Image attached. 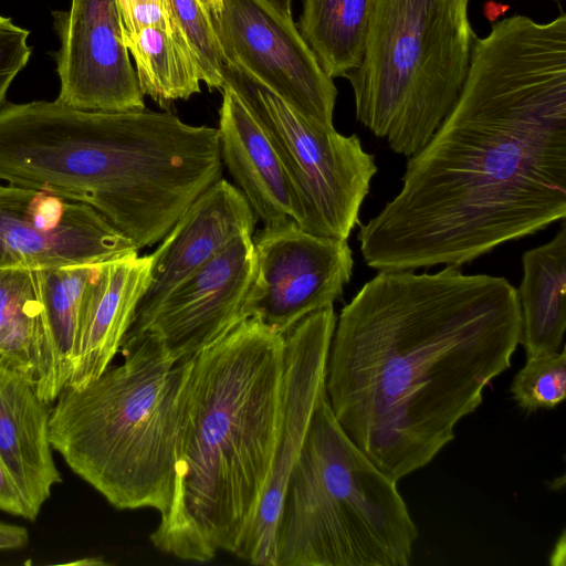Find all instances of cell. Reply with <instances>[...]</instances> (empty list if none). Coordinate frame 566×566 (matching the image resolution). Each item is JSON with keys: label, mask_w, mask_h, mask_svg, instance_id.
<instances>
[{"label": "cell", "mask_w": 566, "mask_h": 566, "mask_svg": "<svg viewBox=\"0 0 566 566\" xmlns=\"http://www.w3.org/2000/svg\"><path fill=\"white\" fill-rule=\"evenodd\" d=\"M357 239L377 271L461 266L566 217V13L475 36L459 97Z\"/></svg>", "instance_id": "obj_1"}, {"label": "cell", "mask_w": 566, "mask_h": 566, "mask_svg": "<svg viewBox=\"0 0 566 566\" xmlns=\"http://www.w3.org/2000/svg\"><path fill=\"white\" fill-rule=\"evenodd\" d=\"M504 277L378 271L336 319L325 388L342 428L395 481L454 439L483 390L511 366L521 337Z\"/></svg>", "instance_id": "obj_2"}, {"label": "cell", "mask_w": 566, "mask_h": 566, "mask_svg": "<svg viewBox=\"0 0 566 566\" xmlns=\"http://www.w3.org/2000/svg\"><path fill=\"white\" fill-rule=\"evenodd\" d=\"M284 371V336L256 317L186 358L176 483L150 534L190 562L234 554L271 472Z\"/></svg>", "instance_id": "obj_3"}, {"label": "cell", "mask_w": 566, "mask_h": 566, "mask_svg": "<svg viewBox=\"0 0 566 566\" xmlns=\"http://www.w3.org/2000/svg\"><path fill=\"white\" fill-rule=\"evenodd\" d=\"M124 361L81 389L65 386L49 437L69 468L118 510L170 507L186 359L155 340L123 339Z\"/></svg>", "instance_id": "obj_4"}, {"label": "cell", "mask_w": 566, "mask_h": 566, "mask_svg": "<svg viewBox=\"0 0 566 566\" xmlns=\"http://www.w3.org/2000/svg\"><path fill=\"white\" fill-rule=\"evenodd\" d=\"M163 139L144 111L53 102L0 107V181L86 203L126 232L159 195Z\"/></svg>", "instance_id": "obj_5"}, {"label": "cell", "mask_w": 566, "mask_h": 566, "mask_svg": "<svg viewBox=\"0 0 566 566\" xmlns=\"http://www.w3.org/2000/svg\"><path fill=\"white\" fill-rule=\"evenodd\" d=\"M417 536L397 481L349 438L325 392L285 484L275 566H407Z\"/></svg>", "instance_id": "obj_6"}, {"label": "cell", "mask_w": 566, "mask_h": 566, "mask_svg": "<svg viewBox=\"0 0 566 566\" xmlns=\"http://www.w3.org/2000/svg\"><path fill=\"white\" fill-rule=\"evenodd\" d=\"M470 0H374L364 57L346 78L356 118L410 157L454 106L476 36Z\"/></svg>", "instance_id": "obj_7"}, {"label": "cell", "mask_w": 566, "mask_h": 566, "mask_svg": "<svg viewBox=\"0 0 566 566\" xmlns=\"http://www.w3.org/2000/svg\"><path fill=\"white\" fill-rule=\"evenodd\" d=\"M223 78L275 147L304 210L302 229L347 240L377 172L374 156L357 135L345 136L334 126L308 120L238 70L224 65Z\"/></svg>", "instance_id": "obj_8"}, {"label": "cell", "mask_w": 566, "mask_h": 566, "mask_svg": "<svg viewBox=\"0 0 566 566\" xmlns=\"http://www.w3.org/2000/svg\"><path fill=\"white\" fill-rule=\"evenodd\" d=\"M224 60L314 123L333 126L337 88L292 17L264 0H222L209 13Z\"/></svg>", "instance_id": "obj_9"}, {"label": "cell", "mask_w": 566, "mask_h": 566, "mask_svg": "<svg viewBox=\"0 0 566 566\" xmlns=\"http://www.w3.org/2000/svg\"><path fill=\"white\" fill-rule=\"evenodd\" d=\"M254 276L243 319L256 317L284 335L308 314L334 305L350 281L347 240L312 234L294 220L252 234Z\"/></svg>", "instance_id": "obj_10"}, {"label": "cell", "mask_w": 566, "mask_h": 566, "mask_svg": "<svg viewBox=\"0 0 566 566\" xmlns=\"http://www.w3.org/2000/svg\"><path fill=\"white\" fill-rule=\"evenodd\" d=\"M137 251L86 203L0 184V270L95 265Z\"/></svg>", "instance_id": "obj_11"}, {"label": "cell", "mask_w": 566, "mask_h": 566, "mask_svg": "<svg viewBox=\"0 0 566 566\" xmlns=\"http://www.w3.org/2000/svg\"><path fill=\"white\" fill-rule=\"evenodd\" d=\"M334 307L313 312L284 336L281 418L269 480L255 515L234 555L253 565L275 566V533L285 484L326 392L328 349L336 324Z\"/></svg>", "instance_id": "obj_12"}, {"label": "cell", "mask_w": 566, "mask_h": 566, "mask_svg": "<svg viewBox=\"0 0 566 566\" xmlns=\"http://www.w3.org/2000/svg\"><path fill=\"white\" fill-rule=\"evenodd\" d=\"M52 17L60 40L52 53L60 77L56 101L84 111L144 109L116 0H72L69 11L54 10Z\"/></svg>", "instance_id": "obj_13"}, {"label": "cell", "mask_w": 566, "mask_h": 566, "mask_svg": "<svg viewBox=\"0 0 566 566\" xmlns=\"http://www.w3.org/2000/svg\"><path fill=\"white\" fill-rule=\"evenodd\" d=\"M253 276L252 234L243 233L179 283L146 322L123 339L145 336L174 360L189 358L243 319Z\"/></svg>", "instance_id": "obj_14"}, {"label": "cell", "mask_w": 566, "mask_h": 566, "mask_svg": "<svg viewBox=\"0 0 566 566\" xmlns=\"http://www.w3.org/2000/svg\"><path fill=\"white\" fill-rule=\"evenodd\" d=\"M256 220L243 193L227 180L206 189L150 254L149 283L127 332L142 326L179 283L234 238L253 234Z\"/></svg>", "instance_id": "obj_15"}, {"label": "cell", "mask_w": 566, "mask_h": 566, "mask_svg": "<svg viewBox=\"0 0 566 566\" xmlns=\"http://www.w3.org/2000/svg\"><path fill=\"white\" fill-rule=\"evenodd\" d=\"M221 92V160L263 226L292 219L302 228L303 207L266 132L232 86L224 82Z\"/></svg>", "instance_id": "obj_16"}, {"label": "cell", "mask_w": 566, "mask_h": 566, "mask_svg": "<svg viewBox=\"0 0 566 566\" xmlns=\"http://www.w3.org/2000/svg\"><path fill=\"white\" fill-rule=\"evenodd\" d=\"M150 268V254L140 256L138 251L98 265L66 386L81 389L111 365L148 286Z\"/></svg>", "instance_id": "obj_17"}, {"label": "cell", "mask_w": 566, "mask_h": 566, "mask_svg": "<svg viewBox=\"0 0 566 566\" xmlns=\"http://www.w3.org/2000/svg\"><path fill=\"white\" fill-rule=\"evenodd\" d=\"M51 403L23 377L0 367V458L35 521L52 488L62 482L49 437Z\"/></svg>", "instance_id": "obj_18"}, {"label": "cell", "mask_w": 566, "mask_h": 566, "mask_svg": "<svg viewBox=\"0 0 566 566\" xmlns=\"http://www.w3.org/2000/svg\"><path fill=\"white\" fill-rule=\"evenodd\" d=\"M98 265L41 270L44 334L34 390L49 403L56 400L72 374L86 298Z\"/></svg>", "instance_id": "obj_19"}, {"label": "cell", "mask_w": 566, "mask_h": 566, "mask_svg": "<svg viewBox=\"0 0 566 566\" xmlns=\"http://www.w3.org/2000/svg\"><path fill=\"white\" fill-rule=\"evenodd\" d=\"M516 295L526 357L559 349L566 329V224L555 237L522 255Z\"/></svg>", "instance_id": "obj_20"}, {"label": "cell", "mask_w": 566, "mask_h": 566, "mask_svg": "<svg viewBox=\"0 0 566 566\" xmlns=\"http://www.w3.org/2000/svg\"><path fill=\"white\" fill-rule=\"evenodd\" d=\"M374 0H303L297 29L324 73L346 77L359 67Z\"/></svg>", "instance_id": "obj_21"}, {"label": "cell", "mask_w": 566, "mask_h": 566, "mask_svg": "<svg viewBox=\"0 0 566 566\" xmlns=\"http://www.w3.org/2000/svg\"><path fill=\"white\" fill-rule=\"evenodd\" d=\"M43 334L41 270H0V367L34 387Z\"/></svg>", "instance_id": "obj_22"}, {"label": "cell", "mask_w": 566, "mask_h": 566, "mask_svg": "<svg viewBox=\"0 0 566 566\" xmlns=\"http://www.w3.org/2000/svg\"><path fill=\"white\" fill-rule=\"evenodd\" d=\"M136 64L142 93L161 107L200 92L199 70L189 51L159 27H145L124 38Z\"/></svg>", "instance_id": "obj_23"}, {"label": "cell", "mask_w": 566, "mask_h": 566, "mask_svg": "<svg viewBox=\"0 0 566 566\" xmlns=\"http://www.w3.org/2000/svg\"><path fill=\"white\" fill-rule=\"evenodd\" d=\"M175 38L189 51L210 88L221 90L224 60L211 18L200 0H161Z\"/></svg>", "instance_id": "obj_24"}, {"label": "cell", "mask_w": 566, "mask_h": 566, "mask_svg": "<svg viewBox=\"0 0 566 566\" xmlns=\"http://www.w3.org/2000/svg\"><path fill=\"white\" fill-rule=\"evenodd\" d=\"M513 399L527 412L552 409L566 396V354L548 352L526 357L511 385Z\"/></svg>", "instance_id": "obj_25"}, {"label": "cell", "mask_w": 566, "mask_h": 566, "mask_svg": "<svg viewBox=\"0 0 566 566\" xmlns=\"http://www.w3.org/2000/svg\"><path fill=\"white\" fill-rule=\"evenodd\" d=\"M29 34V30L18 27L10 18L0 14V107L7 102V92L12 81L31 56Z\"/></svg>", "instance_id": "obj_26"}, {"label": "cell", "mask_w": 566, "mask_h": 566, "mask_svg": "<svg viewBox=\"0 0 566 566\" xmlns=\"http://www.w3.org/2000/svg\"><path fill=\"white\" fill-rule=\"evenodd\" d=\"M116 3L122 21L123 39L149 25L159 27L172 33L161 0H116Z\"/></svg>", "instance_id": "obj_27"}, {"label": "cell", "mask_w": 566, "mask_h": 566, "mask_svg": "<svg viewBox=\"0 0 566 566\" xmlns=\"http://www.w3.org/2000/svg\"><path fill=\"white\" fill-rule=\"evenodd\" d=\"M0 510L28 520V512L22 496L0 458Z\"/></svg>", "instance_id": "obj_28"}, {"label": "cell", "mask_w": 566, "mask_h": 566, "mask_svg": "<svg viewBox=\"0 0 566 566\" xmlns=\"http://www.w3.org/2000/svg\"><path fill=\"white\" fill-rule=\"evenodd\" d=\"M28 542L29 533L25 527L0 523V551L22 548Z\"/></svg>", "instance_id": "obj_29"}, {"label": "cell", "mask_w": 566, "mask_h": 566, "mask_svg": "<svg viewBox=\"0 0 566 566\" xmlns=\"http://www.w3.org/2000/svg\"><path fill=\"white\" fill-rule=\"evenodd\" d=\"M510 9L509 4L497 3L493 0H490L483 6V14L490 22H495L497 19L505 14V12Z\"/></svg>", "instance_id": "obj_30"}, {"label": "cell", "mask_w": 566, "mask_h": 566, "mask_svg": "<svg viewBox=\"0 0 566 566\" xmlns=\"http://www.w3.org/2000/svg\"><path fill=\"white\" fill-rule=\"evenodd\" d=\"M270 6H272L275 10L281 12L284 15L292 17L291 4L292 0H264Z\"/></svg>", "instance_id": "obj_31"}, {"label": "cell", "mask_w": 566, "mask_h": 566, "mask_svg": "<svg viewBox=\"0 0 566 566\" xmlns=\"http://www.w3.org/2000/svg\"><path fill=\"white\" fill-rule=\"evenodd\" d=\"M209 13H216L220 10L222 0H200Z\"/></svg>", "instance_id": "obj_32"}]
</instances>
